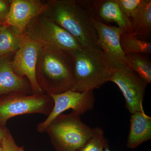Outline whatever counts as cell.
Segmentation results:
<instances>
[{"instance_id": "6da1fadb", "label": "cell", "mask_w": 151, "mask_h": 151, "mask_svg": "<svg viewBox=\"0 0 151 151\" xmlns=\"http://www.w3.org/2000/svg\"><path fill=\"white\" fill-rule=\"evenodd\" d=\"M44 12L49 18L73 36L83 49H101L92 17L83 1H52Z\"/></svg>"}, {"instance_id": "7a4b0ae2", "label": "cell", "mask_w": 151, "mask_h": 151, "mask_svg": "<svg viewBox=\"0 0 151 151\" xmlns=\"http://www.w3.org/2000/svg\"><path fill=\"white\" fill-rule=\"evenodd\" d=\"M40 68L36 73L38 84L48 94H57L71 90L73 83L72 52L42 46Z\"/></svg>"}, {"instance_id": "3957f363", "label": "cell", "mask_w": 151, "mask_h": 151, "mask_svg": "<svg viewBox=\"0 0 151 151\" xmlns=\"http://www.w3.org/2000/svg\"><path fill=\"white\" fill-rule=\"evenodd\" d=\"M73 83L71 90L93 91L110 81L113 67L101 49L81 48L72 52Z\"/></svg>"}, {"instance_id": "277c9868", "label": "cell", "mask_w": 151, "mask_h": 151, "mask_svg": "<svg viewBox=\"0 0 151 151\" xmlns=\"http://www.w3.org/2000/svg\"><path fill=\"white\" fill-rule=\"evenodd\" d=\"M80 116L73 111L62 113L49 125L45 132L58 151H78L92 137L94 128L84 124Z\"/></svg>"}, {"instance_id": "5b68a950", "label": "cell", "mask_w": 151, "mask_h": 151, "mask_svg": "<svg viewBox=\"0 0 151 151\" xmlns=\"http://www.w3.org/2000/svg\"><path fill=\"white\" fill-rule=\"evenodd\" d=\"M43 12L28 24L25 30L24 35L35 41L42 46L51 49L73 52L83 48L73 36Z\"/></svg>"}, {"instance_id": "8992f818", "label": "cell", "mask_w": 151, "mask_h": 151, "mask_svg": "<svg viewBox=\"0 0 151 151\" xmlns=\"http://www.w3.org/2000/svg\"><path fill=\"white\" fill-rule=\"evenodd\" d=\"M54 103L49 94L31 95L13 93L0 97V127H6L8 121L24 114H41L48 116Z\"/></svg>"}, {"instance_id": "52a82bcc", "label": "cell", "mask_w": 151, "mask_h": 151, "mask_svg": "<svg viewBox=\"0 0 151 151\" xmlns=\"http://www.w3.org/2000/svg\"><path fill=\"white\" fill-rule=\"evenodd\" d=\"M110 81L119 86L131 114L144 112L143 102L148 84L145 80L127 65H122L113 68Z\"/></svg>"}, {"instance_id": "ba28073f", "label": "cell", "mask_w": 151, "mask_h": 151, "mask_svg": "<svg viewBox=\"0 0 151 151\" xmlns=\"http://www.w3.org/2000/svg\"><path fill=\"white\" fill-rule=\"evenodd\" d=\"M49 94L54 105L47 118L37 125V130L40 133L45 132L52 121L64 111L72 109L81 115L94 107L95 96L93 91L78 92L69 90L60 94Z\"/></svg>"}, {"instance_id": "9c48e42d", "label": "cell", "mask_w": 151, "mask_h": 151, "mask_svg": "<svg viewBox=\"0 0 151 151\" xmlns=\"http://www.w3.org/2000/svg\"><path fill=\"white\" fill-rule=\"evenodd\" d=\"M42 46L24 34L20 46L11 62L14 72L18 76H26L33 93H43L37 79V64Z\"/></svg>"}, {"instance_id": "30bf717a", "label": "cell", "mask_w": 151, "mask_h": 151, "mask_svg": "<svg viewBox=\"0 0 151 151\" xmlns=\"http://www.w3.org/2000/svg\"><path fill=\"white\" fill-rule=\"evenodd\" d=\"M97 36V44L113 68L127 65L126 55L120 44V37L125 32L116 26L108 25L91 18Z\"/></svg>"}, {"instance_id": "8fae6325", "label": "cell", "mask_w": 151, "mask_h": 151, "mask_svg": "<svg viewBox=\"0 0 151 151\" xmlns=\"http://www.w3.org/2000/svg\"><path fill=\"white\" fill-rule=\"evenodd\" d=\"M45 5L36 0H13L4 24L12 27L22 34L33 19L45 10Z\"/></svg>"}, {"instance_id": "7c38bea8", "label": "cell", "mask_w": 151, "mask_h": 151, "mask_svg": "<svg viewBox=\"0 0 151 151\" xmlns=\"http://www.w3.org/2000/svg\"><path fill=\"white\" fill-rule=\"evenodd\" d=\"M84 3L92 18L114 22L125 33L130 34L131 20L122 12L116 0L85 1Z\"/></svg>"}, {"instance_id": "4fadbf2b", "label": "cell", "mask_w": 151, "mask_h": 151, "mask_svg": "<svg viewBox=\"0 0 151 151\" xmlns=\"http://www.w3.org/2000/svg\"><path fill=\"white\" fill-rule=\"evenodd\" d=\"M30 86L23 77L14 72L11 62L5 56L0 57V97L13 94L22 93Z\"/></svg>"}, {"instance_id": "5bb4252c", "label": "cell", "mask_w": 151, "mask_h": 151, "mask_svg": "<svg viewBox=\"0 0 151 151\" xmlns=\"http://www.w3.org/2000/svg\"><path fill=\"white\" fill-rule=\"evenodd\" d=\"M151 139V117L145 111L133 113L130 120V130L127 146L134 149Z\"/></svg>"}, {"instance_id": "9a60e30c", "label": "cell", "mask_w": 151, "mask_h": 151, "mask_svg": "<svg viewBox=\"0 0 151 151\" xmlns=\"http://www.w3.org/2000/svg\"><path fill=\"white\" fill-rule=\"evenodd\" d=\"M130 34L136 37L150 35L151 1L143 0L137 11L130 19Z\"/></svg>"}, {"instance_id": "2e32d148", "label": "cell", "mask_w": 151, "mask_h": 151, "mask_svg": "<svg viewBox=\"0 0 151 151\" xmlns=\"http://www.w3.org/2000/svg\"><path fill=\"white\" fill-rule=\"evenodd\" d=\"M24 34L10 26H0V57L17 51L22 40Z\"/></svg>"}, {"instance_id": "e0dca14e", "label": "cell", "mask_w": 151, "mask_h": 151, "mask_svg": "<svg viewBox=\"0 0 151 151\" xmlns=\"http://www.w3.org/2000/svg\"><path fill=\"white\" fill-rule=\"evenodd\" d=\"M146 55H126L127 65L147 83H151V62Z\"/></svg>"}, {"instance_id": "ac0fdd59", "label": "cell", "mask_w": 151, "mask_h": 151, "mask_svg": "<svg viewBox=\"0 0 151 151\" xmlns=\"http://www.w3.org/2000/svg\"><path fill=\"white\" fill-rule=\"evenodd\" d=\"M120 44L125 55L141 53L150 55L151 53V43L141 40L130 34L124 33L120 37Z\"/></svg>"}, {"instance_id": "d6986e66", "label": "cell", "mask_w": 151, "mask_h": 151, "mask_svg": "<svg viewBox=\"0 0 151 151\" xmlns=\"http://www.w3.org/2000/svg\"><path fill=\"white\" fill-rule=\"evenodd\" d=\"M107 145L103 129L97 127L94 128L92 137L78 151H104Z\"/></svg>"}, {"instance_id": "ffe728a7", "label": "cell", "mask_w": 151, "mask_h": 151, "mask_svg": "<svg viewBox=\"0 0 151 151\" xmlns=\"http://www.w3.org/2000/svg\"><path fill=\"white\" fill-rule=\"evenodd\" d=\"M123 14L130 19L137 11L143 0H116Z\"/></svg>"}, {"instance_id": "44dd1931", "label": "cell", "mask_w": 151, "mask_h": 151, "mask_svg": "<svg viewBox=\"0 0 151 151\" xmlns=\"http://www.w3.org/2000/svg\"><path fill=\"white\" fill-rule=\"evenodd\" d=\"M0 145L1 151H25L23 147L17 145L9 131L3 138Z\"/></svg>"}, {"instance_id": "7402d4cb", "label": "cell", "mask_w": 151, "mask_h": 151, "mask_svg": "<svg viewBox=\"0 0 151 151\" xmlns=\"http://www.w3.org/2000/svg\"><path fill=\"white\" fill-rule=\"evenodd\" d=\"M11 1L0 0V24L4 25L8 14Z\"/></svg>"}, {"instance_id": "603a6c76", "label": "cell", "mask_w": 151, "mask_h": 151, "mask_svg": "<svg viewBox=\"0 0 151 151\" xmlns=\"http://www.w3.org/2000/svg\"><path fill=\"white\" fill-rule=\"evenodd\" d=\"M9 132L8 129L6 127H0V144L3 138Z\"/></svg>"}, {"instance_id": "cb8c5ba5", "label": "cell", "mask_w": 151, "mask_h": 151, "mask_svg": "<svg viewBox=\"0 0 151 151\" xmlns=\"http://www.w3.org/2000/svg\"><path fill=\"white\" fill-rule=\"evenodd\" d=\"M104 151H111V150H110L109 147V146H108V145H107V146L105 147V150H104Z\"/></svg>"}, {"instance_id": "d4e9b609", "label": "cell", "mask_w": 151, "mask_h": 151, "mask_svg": "<svg viewBox=\"0 0 151 151\" xmlns=\"http://www.w3.org/2000/svg\"><path fill=\"white\" fill-rule=\"evenodd\" d=\"M0 151H1V145H0Z\"/></svg>"}, {"instance_id": "484cf974", "label": "cell", "mask_w": 151, "mask_h": 151, "mask_svg": "<svg viewBox=\"0 0 151 151\" xmlns=\"http://www.w3.org/2000/svg\"><path fill=\"white\" fill-rule=\"evenodd\" d=\"M1 25H1V24H0V26H1Z\"/></svg>"}]
</instances>
